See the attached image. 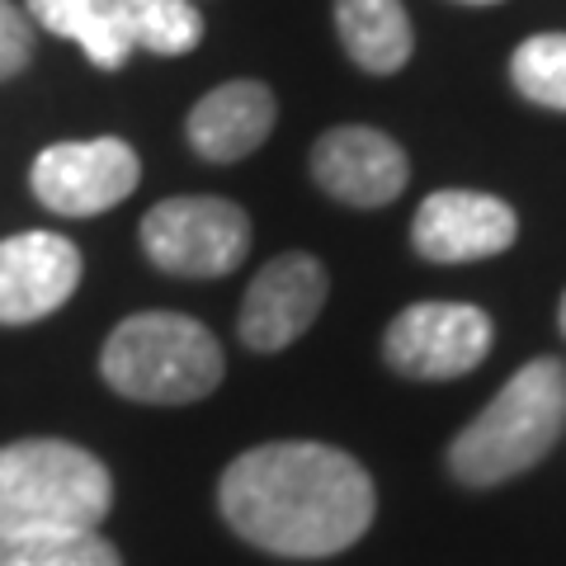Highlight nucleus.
I'll return each instance as SVG.
<instances>
[{"label":"nucleus","mask_w":566,"mask_h":566,"mask_svg":"<svg viewBox=\"0 0 566 566\" xmlns=\"http://www.w3.org/2000/svg\"><path fill=\"white\" fill-rule=\"evenodd\" d=\"M104 382L128 401L185 406L222 382V345L180 312H137L104 340Z\"/></svg>","instance_id":"20e7f679"},{"label":"nucleus","mask_w":566,"mask_h":566,"mask_svg":"<svg viewBox=\"0 0 566 566\" xmlns=\"http://www.w3.org/2000/svg\"><path fill=\"white\" fill-rule=\"evenodd\" d=\"M510 81L528 104L566 114V33H534L528 43H520Z\"/></svg>","instance_id":"f3484780"},{"label":"nucleus","mask_w":566,"mask_h":566,"mask_svg":"<svg viewBox=\"0 0 566 566\" xmlns=\"http://www.w3.org/2000/svg\"><path fill=\"white\" fill-rule=\"evenodd\" d=\"M29 20L57 39H71L99 71H118L133 52L114 0H29Z\"/></svg>","instance_id":"4468645a"},{"label":"nucleus","mask_w":566,"mask_h":566,"mask_svg":"<svg viewBox=\"0 0 566 566\" xmlns=\"http://www.w3.org/2000/svg\"><path fill=\"white\" fill-rule=\"evenodd\" d=\"M274 114L279 104L270 95V85L227 81L189 109V147L203 161H218V166L241 161V156H251L274 133Z\"/></svg>","instance_id":"f8f14e48"},{"label":"nucleus","mask_w":566,"mask_h":566,"mask_svg":"<svg viewBox=\"0 0 566 566\" xmlns=\"http://www.w3.org/2000/svg\"><path fill=\"white\" fill-rule=\"evenodd\" d=\"M515 208L495 193L476 189H439L420 203L411 241L424 260L434 264H463V260H486L515 245Z\"/></svg>","instance_id":"6e6552de"},{"label":"nucleus","mask_w":566,"mask_h":566,"mask_svg":"<svg viewBox=\"0 0 566 566\" xmlns=\"http://www.w3.org/2000/svg\"><path fill=\"white\" fill-rule=\"evenodd\" d=\"M566 430V364L534 359L449 444V468L463 486H501L543 463Z\"/></svg>","instance_id":"f03ea898"},{"label":"nucleus","mask_w":566,"mask_h":566,"mask_svg":"<svg viewBox=\"0 0 566 566\" xmlns=\"http://www.w3.org/2000/svg\"><path fill=\"white\" fill-rule=\"evenodd\" d=\"M335 29L349 52L374 76H392L411 62V20H406L401 0H335Z\"/></svg>","instance_id":"ddd939ff"},{"label":"nucleus","mask_w":566,"mask_h":566,"mask_svg":"<svg viewBox=\"0 0 566 566\" xmlns=\"http://www.w3.org/2000/svg\"><path fill=\"white\" fill-rule=\"evenodd\" d=\"M0 566H123L114 543L95 528H52V534L0 543Z\"/></svg>","instance_id":"dca6fc26"},{"label":"nucleus","mask_w":566,"mask_h":566,"mask_svg":"<svg viewBox=\"0 0 566 566\" xmlns=\"http://www.w3.org/2000/svg\"><path fill=\"white\" fill-rule=\"evenodd\" d=\"M222 515L274 557H335L374 524V482L331 444H260L222 472Z\"/></svg>","instance_id":"f257e3e1"},{"label":"nucleus","mask_w":566,"mask_h":566,"mask_svg":"<svg viewBox=\"0 0 566 566\" xmlns=\"http://www.w3.org/2000/svg\"><path fill=\"white\" fill-rule=\"evenodd\" d=\"M251 245V222L227 199H166L142 218V251L156 270L180 279H218L237 270Z\"/></svg>","instance_id":"39448f33"},{"label":"nucleus","mask_w":566,"mask_h":566,"mask_svg":"<svg viewBox=\"0 0 566 566\" xmlns=\"http://www.w3.org/2000/svg\"><path fill=\"white\" fill-rule=\"evenodd\" d=\"M142 180V161L128 142H57L33 161V193L57 218H95L123 203Z\"/></svg>","instance_id":"423d86ee"},{"label":"nucleus","mask_w":566,"mask_h":566,"mask_svg":"<svg viewBox=\"0 0 566 566\" xmlns=\"http://www.w3.org/2000/svg\"><path fill=\"white\" fill-rule=\"evenodd\" d=\"M29 62H33V20L20 6L0 0V81L20 76Z\"/></svg>","instance_id":"a211bd4d"},{"label":"nucleus","mask_w":566,"mask_h":566,"mask_svg":"<svg viewBox=\"0 0 566 566\" xmlns=\"http://www.w3.org/2000/svg\"><path fill=\"white\" fill-rule=\"evenodd\" d=\"M312 175L349 208H382L406 189V151L378 128H331L312 151Z\"/></svg>","instance_id":"9b49d317"},{"label":"nucleus","mask_w":566,"mask_h":566,"mask_svg":"<svg viewBox=\"0 0 566 566\" xmlns=\"http://www.w3.org/2000/svg\"><path fill=\"white\" fill-rule=\"evenodd\" d=\"M114 6L128 29V43L156 57H180L203 39V20L189 0H114Z\"/></svg>","instance_id":"2eb2a0df"},{"label":"nucleus","mask_w":566,"mask_h":566,"mask_svg":"<svg viewBox=\"0 0 566 566\" xmlns=\"http://www.w3.org/2000/svg\"><path fill=\"white\" fill-rule=\"evenodd\" d=\"M562 335H566V297H562Z\"/></svg>","instance_id":"aec40b11"},{"label":"nucleus","mask_w":566,"mask_h":566,"mask_svg":"<svg viewBox=\"0 0 566 566\" xmlns=\"http://www.w3.org/2000/svg\"><path fill=\"white\" fill-rule=\"evenodd\" d=\"M322 303H326V270L322 264L303 251L279 255V260L264 264L255 274V283L245 289L241 340L260 354H274L283 345H293L297 335L316 322Z\"/></svg>","instance_id":"9d476101"},{"label":"nucleus","mask_w":566,"mask_h":566,"mask_svg":"<svg viewBox=\"0 0 566 566\" xmlns=\"http://www.w3.org/2000/svg\"><path fill=\"white\" fill-rule=\"evenodd\" d=\"M382 349L406 378H458L486 359L491 316L472 303H416L387 326Z\"/></svg>","instance_id":"0eeeda50"},{"label":"nucleus","mask_w":566,"mask_h":566,"mask_svg":"<svg viewBox=\"0 0 566 566\" xmlns=\"http://www.w3.org/2000/svg\"><path fill=\"white\" fill-rule=\"evenodd\" d=\"M81 283V251L57 232H20L0 241V326L52 316Z\"/></svg>","instance_id":"1a4fd4ad"},{"label":"nucleus","mask_w":566,"mask_h":566,"mask_svg":"<svg viewBox=\"0 0 566 566\" xmlns=\"http://www.w3.org/2000/svg\"><path fill=\"white\" fill-rule=\"evenodd\" d=\"M463 6H495V0H463Z\"/></svg>","instance_id":"6ab92c4d"},{"label":"nucleus","mask_w":566,"mask_h":566,"mask_svg":"<svg viewBox=\"0 0 566 566\" xmlns=\"http://www.w3.org/2000/svg\"><path fill=\"white\" fill-rule=\"evenodd\" d=\"M109 468L66 439H24L0 449V543L52 528H95L109 515Z\"/></svg>","instance_id":"7ed1b4c3"}]
</instances>
